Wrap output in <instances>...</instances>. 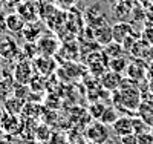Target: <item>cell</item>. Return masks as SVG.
Instances as JSON below:
<instances>
[{
  "instance_id": "6da1fadb",
  "label": "cell",
  "mask_w": 153,
  "mask_h": 144,
  "mask_svg": "<svg viewBox=\"0 0 153 144\" xmlns=\"http://www.w3.org/2000/svg\"><path fill=\"white\" fill-rule=\"evenodd\" d=\"M84 137L87 141H92L95 144H106L109 140V129L101 121H97V123H92L87 126Z\"/></svg>"
},
{
  "instance_id": "7a4b0ae2",
  "label": "cell",
  "mask_w": 153,
  "mask_h": 144,
  "mask_svg": "<svg viewBox=\"0 0 153 144\" xmlns=\"http://www.w3.org/2000/svg\"><path fill=\"white\" fill-rule=\"evenodd\" d=\"M38 48V55H46V57H54L60 49V43L54 35H42L37 42Z\"/></svg>"
},
{
  "instance_id": "3957f363",
  "label": "cell",
  "mask_w": 153,
  "mask_h": 144,
  "mask_svg": "<svg viewBox=\"0 0 153 144\" xmlns=\"http://www.w3.org/2000/svg\"><path fill=\"white\" fill-rule=\"evenodd\" d=\"M34 72H37L34 63H31L29 60H23V61H20L17 66H16L14 75H16V80L20 84H26V83H29L32 78L35 77Z\"/></svg>"
},
{
  "instance_id": "277c9868",
  "label": "cell",
  "mask_w": 153,
  "mask_h": 144,
  "mask_svg": "<svg viewBox=\"0 0 153 144\" xmlns=\"http://www.w3.org/2000/svg\"><path fill=\"white\" fill-rule=\"evenodd\" d=\"M94 38L100 43V45H109L113 42V32L112 28L106 23V22H101L98 25L94 26Z\"/></svg>"
},
{
  "instance_id": "5b68a950",
  "label": "cell",
  "mask_w": 153,
  "mask_h": 144,
  "mask_svg": "<svg viewBox=\"0 0 153 144\" xmlns=\"http://www.w3.org/2000/svg\"><path fill=\"white\" fill-rule=\"evenodd\" d=\"M35 71L38 72V75L42 77H48L54 72L55 69V61L54 57H46V55H38L34 61Z\"/></svg>"
},
{
  "instance_id": "8992f818",
  "label": "cell",
  "mask_w": 153,
  "mask_h": 144,
  "mask_svg": "<svg viewBox=\"0 0 153 144\" xmlns=\"http://www.w3.org/2000/svg\"><path fill=\"white\" fill-rule=\"evenodd\" d=\"M112 127H113L115 135L118 138L124 137V135H129V134H133V118L132 116H127V115H123L115 121V124Z\"/></svg>"
},
{
  "instance_id": "52a82bcc",
  "label": "cell",
  "mask_w": 153,
  "mask_h": 144,
  "mask_svg": "<svg viewBox=\"0 0 153 144\" xmlns=\"http://www.w3.org/2000/svg\"><path fill=\"white\" fill-rule=\"evenodd\" d=\"M42 23H38V22H28L26 25H25V28L22 31V35L23 38L26 42L29 43H37L38 42V38L42 37Z\"/></svg>"
},
{
  "instance_id": "ba28073f",
  "label": "cell",
  "mask_w": 153,
  "mask_h": 144,
  "mask_svg": "<svg viewBox=\"0 0 153 144\" xmlns=\"http://www.w3.org/2000/svg\"><path fill=\"white\" fill-rule=\"evenodd\" d=\"M16 11L17 14L25 20V22H35L37 19V8L32 2H29V0H23L22 3H19L16 6Z\"/></svg>"
},
{
  "instance_id": "9c48e42d",
  "label": "cell",
  "mask_w": 153,
  "mask_h": 144,
  "mask_svg": "<svg viewBox=\"0 0 153 144\" xmlns=\"http://www.w3.org/2000/svg\"><path fill=\"white\" fill-rule=\"evenodd\" d=\"M112 32H113V42L123 43L127 37L133 34V28L127 22H118L112 26Z\"/></svg>"
},
{
  "instance_id": "30bf717a",
  "label": "cell",
  "mask_w": 153,
  "mask_h": 144,
  "mask_svg": "<svg viewBox=\"0 0 153 144\" xmlns=\"http://www.w3.org/2000/svg\"><path fill=\"white\" fill-rule=\"evenodd\" d=\"M19 54V48L11 37H0V57L3 58H14Z\"/></svg>"
},
{
  "instance_id": "8fae6325",
  "label": "cell",
  "mask_w": 153,
  "mask_h": 144,
  "mask_svg": "<svg viewBox=\"0 0 153 144\" xmlns=\"http://www.w3.org/2000/svg\"><path fill=\"white\" fill-rule=\"evenodd\" d=\"M121 83H123V78H121V74L118 72H113V71H107L101 75V86L107 90H117L121 87Z\"/></svg>"
},
{
  "instance_id": "7c38bea8",
  "label": "cell",
  "mask_w": 153,
  "mask_h": 144,
  "mask_svg": "<svg viewBox=\"0 0 153 144\" xmlns=\"http://www.w3.org/2000/svg\"><path fill=\"white\" fill-rule=\"evenodd\" d=\"M25 25H26V22H25L17 12H12V14L6 16V29L12 34H22Z\"/></svg>"
},
{
  "instance_id": "4fadbf2b",
  "label": "cell",
  "mask_w": 153,
  "mask_h": 144,
  "mask_svg": "<svg viewBox=\"0 0 153 144\" xmlns=\"http://www.w3.org/2000/svg\"><path fill=\"white\" fill-rule=\"evenodd\" d=\"M123 52H124V48L121 43H117V42H112L109 45L104 46V51H103V54L112 60V58H118V57H123Z\"/></svg>"
},
{
  "instance_id": "5bb4252c",
  "label": "cell",
  "mask_w": 153,
  "mask_h": 144,
  "mask_svg": "<svg viewBox=\"0 0 153 144\" xmlns=\"http://www.w3.org/2000/svg\"><path fill=\"white\" fill-rule=\"evenodd\" d=\"M126 71H127V77L132 78V80H139V78H143L144 77V72H146V69L143 66H139V61L130 63Z\"/></svg>"
},
{
  "instance_id": "9a60e30c",
  "label": "cell",
  "mask_w": 153,
  "mask_h": 144,
  "mask_svg": "<svg viewBox=\"0 0 153 144\" xmlns=\"http://www.w3.org/2000/svg\"><path fill=\"white\" fill-rule=\"evenodd\" d=\"M127 66H129V64H127L126 58H123V57H118V58H112V60H109V64H107L109 71L118 72V74L124 72V71L127 69Z\"/></svg>"
},
{
  "instance_id": "2e32d148",
  "label": "cell",
  "mask_w": 153,
  "mask_h": 144,
  "mask_svg": "<svg viewBox=\"0 0 153 144\" xmlns=\"http://www.w3.org/2000/svg\"><path fill=\"white\" fill-rule=\"evenodd\" d=\"M120 118L118 116V113H117V110H115L113 107H106V110L103 112V115H101V118H100V121L103 123V124H106V126H113L115 124V121H117Z\"/></svg>"
},
{
  "instance_id": "e0dca14e",
  "label": "cell",
  "mask_w": 153,
  "mask_h": 144,
  "mask_svg": "<svg viewBox=\"0 0 153 144\" xmlns=\"http://www.w3.org/2000/svg\"><path fill=\"white\" fill-rule=\"evenodd\" d=\"M147 132V121H143L141 118H133V134L141 135Z\"/></svg>"
},
{
  "instance_id": "ac0fdd59",
  "label": "cell",
  "mask_w": 153,
  "mask_h": 144,
  "mask_svg": "<svg viewBox=\"0 0 153 144\" xmlns=\"http://www.w3.org/2000/svg\"><path fill=\"white\" fill-rule=\"evenodd\" d=\"M104 110H106V107L103 106V104H100V103H94L92 106H91V112L94 115V118H97V120L101 118V115H103Z\"/></svg>"
},
{
  "instance_id": "d6986e66",
  "label": "cell",
  "mask_w": 153,
  "mask_h": 144,
  "mask_svg": "<svg viewBox=\"0 0 153 144\" xmlns=\"http://www.w3.org/2000/svg\"><path fill=\"white\" fill-rule=\"evenodd\" d=\"M120 144H138V135L129 134V135L120 137Z\"/></svg>"
},
{
  "instance_id": "ffe728a7",
  "label": "cell",
  "mask_w": 153,
  "mask_h": 144,
  "mask_svg": "<svg viewBox=\"0 0 153 144\" xmlns=\"http://www.w3.org/2000/svg\"><path fill=\"white\" fill-rule=\"evenodd\" d=\"M138 144H153V134L144 132L141 135H138Z\"/></svg>"
},
{
  "instance_id": "44dd1931",
  "label": "cell",
  "mask_w": 153,
  "mask_h": 144,
  "mask_svg": "<svg viewBox=\"0 0 153 144\" xmlns=\"http://www.w3.org/2000/svg\"><path fill=\"white\" fill-rule=\"evenodd\" d=\"M144 38L153 46V25L152 26H147V28L144 29Z\"/></svg>"
},
{
  "instance_id": "7402d4cb",
  "label": "cell",
  "mask_w": 153,
  "mask_h": 144,
  "mask_svg": "<svg viewBox=\"0 0 153 144\" xmlns=\"http://www.w3.org/2000/svg\"><path fill=\"white\" fill-rule=\"evenodd\" d=\"M5 29H6V16L3 12H0V34L5 32Z\"/></svg>"
},
{
  "instance_id": "603a6c76",
  "label": "cell",
  "mask_w": 153,
  "mask_h": 144,
  "mask_svg": "<svg viewBox=\"0 0 153 144\" xmlns=\"http://www.w3.org/2000/svg\"><path fill=\"white\" fill-rule=\"evenodd\" d=\"M57 2L61 5V8H71L72 5H75L76 0H57Z\"/></svg>"
},
{
  "instance_id": "cb8c5ba5",
  "label": "cell",
  "mask_w": 153,
  "mask_h": 144,
  "mask_svg": "<svg viewBox=\"0 0 153 144\" xmlns=\"http://www.w3.org/2000/svg\"><path fill=\"white\" fill-rule=\"evenodd\" d=\"M23 0H5V3L8 5V6H17L19 3H22Z\"/></svg>"
},
{
  "instance_id": "d4e9b609",
  "label": "cell",
  "mask_w": 153,
  "mask_h": 144,
  "mask_svg": "<svg viewBox=\"0 0 153 144\" xmlns=\"http://www.w3.org/2000/svg\"><path fill=\"white\" fill-rule=\"evenodd\" d=\"M2 9H3V0H0V12H2Z\"/></svg>"
},
{
  "instance_id": "484cf974",
  "label": "cell",
  "mask_w": 153,
  "mask_h": 144,
  "mask_svg": "<svg viewBox=\"0 0 153 144\" xmlns=\"http://www.w3.org/2000/svg\"><path fill=\"white\" fill-rule=\"evenodd\" d=\"M84 144H95V143H92V141H86Z\"/></svg>"
}]
</instances>
